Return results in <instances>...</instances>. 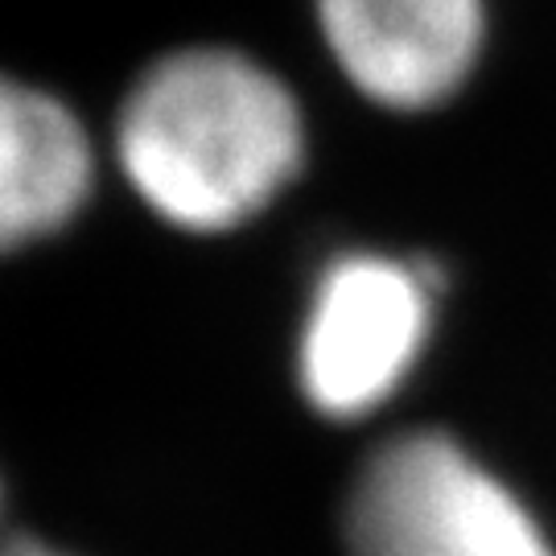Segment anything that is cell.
I'll use <instances>...</instances> for the list:
<instances>
[{
  "label": "cell",
  "mask_w": 556,
  "mask_h": 556,
  "mask_svg": "<svg viewBox=\"0 0 556 556\" xmlns=\"http://www.w3.org/2000/svg\"><path fill=\"white\" fill-rule=\"evenodd\" d=\"M91 140L79 116L17 79H0V252L59 231L91 194Z\"/></svg>",
  "instance_id": "5"
},
{
  "label": "cell",
  "mask_w": 556,
  "mask_h": 556,
  "mask_svg": "<svg viewBox=\"0 0 556 556\" xmlns=\"http://www.w3.org/2000/svg\"><path fill=\"white\" fill-rule=\"evenodd\" d=\"M0 556H62L59 548H50V544H41V540H4L0 544Z\"/></svg>",
  "instance_id": "6"
},
{
  "label": "cell",
  "mask_w": 556,
  "mask_h": 556,
  "mask_svg": "<svg viewBox=\"0 0 556 556\" xmlns=\"http://www.w3.org/2000/svg\"><path fill=\"white\" fill-rule=\"evenodd\" d=\"M433 268L355 252L326 268L301 330V388L321 417H367L408 379L433 326Z\"/></svg>",
  "instance_id": "3"
},
{
  "label": "cell",
  "mask_w": 556,
  "mask_h": 556,
  "mask_svg": "<svg viewBox=\"0 0 556 556\" xmlns=\"http://www.w3.org/2000/svg\"><path fill=\"white\" fill-rule=\"evenodd\" d=\"M351 556H553L540 523L454 438L383 441L346 498Z\"/></svg>",
  "instance_id": "2"
},
{
  "label": "cell",
  "mask_w": 556,
  "mask_h": 556,
  "mask_svg": "<svg viewBox=\"0 0 556 556\" xmlns=\"http://www.w3.org/2000/svg\"><path fill=\"white\" fill-rule=\"evenodd\" d=\"M342 75L367 100L420 112L450 100L482 54V0H318Z\"/></svg>",
  "instance_id": "4"
},
{
  "label": "cell",
  "mask_w": 556,
  "mask_h": 556,
  "mask_svg": "<svg viewBox=\"0 0 556 556\" xmlns=\"http://www.w3.org/2000/svg\"><path fill=\"white\" fill-rule=\"evenodd\" d=\"M116 153L144 206L186 231H227L293 181L305 153L289 87L236 50L161 59L119 112Z\"/></svg>",
  "instance_id": "1"
}]
</instances>
